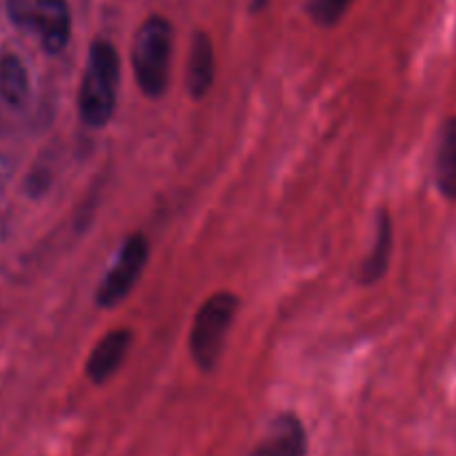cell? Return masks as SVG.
Returning <instances> with one entry per match:
<instances>
[{
	"instance_id": "obj_12",
	"label": "cell",
	"mask_w": 456,
	"mask_h": 456,
	"mask_svg": "<svg viewBox=\"0 0 456 456\" xmlns=\"http://www.w3.org/2000/svg\"><path fill=\"white\" fill-rule=\"evenodd\" d=\"M352 0H310L307 3V13L312 20L321 27H334L347 12Z\"/></svg>"
},
{
	"instance_id": "obj_10",
	"label": "cell",
	"mask_w": 456,
	"mask_h": 456,
	"mask_svg": "<svg viewBox=\"0 0 456 456\" xmlns=\"http://www.w3.org/2000/svg\"><path fill=\"white\" fill-rule=\"evenodd\" d=\"M392 240H395V230H392L390 212L381 209L377 214V236H374V248L368 254V258L361 265V283L370 285L377 283L387 272L392 256Z\"/></svg>"
},
{
	"instance_id": "obj_9",
	"label": "cell",
	"mask_w": 456,
	"mask_h": 456,
	"mask_svg": "<svg viewBox=\"0 0 456 456\" xmlns=\"http://www.w3.org/2000/svg\"><path fill=\"white\" fill-rule=\"evenodd\" d=\"M435 181L441 196L456 200V116L445 120L435 156Z\"/></svg>"
},
{
	"instance_id": "obj_13",
	"label": "cell",
	"mask_w": 456,
	"mask_h": 456,
	"mask_svg": "<svg viewBox=\"0 0 456 456\" xmlns=\"http://www.w3.org/2000/svg\"><path fill=\"white\" fill-rule=\"evenodd\" d=\"M267 3H270V0H252V12H261V9H265L267 7Z\"/></svg>"
},
{
	"instance_id": "obj_7",
	"label": "cell",
	"mask_w": 456,
	"mask_h": 456,
	"mask_svg": "<svg viewBox=\"0 0 456 456\" xmlns=\"http://www.w3.org/2000/svg\"><path fill=\"white\" fill-rule=\"evenodd\" d=\"M129 347H132V332L129 330H111L110 334H105L85 363V374H87L89 381L96 383V386L110 381L127 359Z\"/></svg>"
},
{
	"instance_id": "obj_8",
	"label": "cell",
	"mask_w": 456,
	"mask_h": 456,
	"mask_svg": "<svg viewBox=\"0 0 456 456\" xmlns=\"http://www.w3.org/2000/svg\"><path fill=\"white\" fill-rule=\"evenodd\" d=\"M214 76H216V56H214V43L205 31H196L191 38L190 58H187L185 85L191 98H203L212 89Z\"/></svg>"
},
{
	"instance_id": "obj_4",
	"label": "cell",
	"mask_w": 456,
	"mask_h": 456,
	"mask_svg": "<svg viewBox=\"0 0 456 456\" xmlns=\"http://www.w3.org/2000/svg\"><path fill=\"white\" fill-rule=\"evenodd\" d=\"M147 256H150V245H147L145 234L136 232V234L127 236L114 265L110 267V272L102 276L101 285H98V307L110 310V307L120 305L127 298V294L132 292L136 281L141 279L142 270H145Z\"/></svg>"
},
{
	"instance_id": "obj_1",
	"label": "cell",
	"mask_w": 456,
	"mask_h": 456,
	"mask_svg": "<svg viewBox=\"0 0 456 456\" xmlns=\"http://www.w3.org/2000/svg\"><path fill=\"white\" fill-rule=\"evenodd\" d=\"M120 61L110 40H94L78 89V114L87 127H105L118 101Z\"/></svg>"
},
{
	"instance_id": "obj_11",
	"label": "cell",
	"mask_w": 456,
	"mask_h": 456,
	"mask_svg": "<svg viewBox=\"0 0 456 456\" xmlns=\"http://www.w3.org/2000/svg\"><path fill=\"white\" fill-rule=\"evenodd\" d=\"M29 96V76L16 53H4L0 58V98L12 107L25 105Z\"/></svg>"
},
{
	"instance_id": "obj_5",
	"label": "cell",
	"mask_w": 456,
	"mask_h": 456,
	"mask_svg": "<svg viewBox=\"0 0 456 456\" xmlns=\"http://www.w3.org/2000/svg\"><path fill=\"white\" fill-rule=\"evenodd\" d=\"M310 436L305 423L294 412H281L267 426L265 435L248 456H307Z\"/></svg>"
},
{
	"instance_id": "obj_2",
	"label": "cell",
	"mask_w": 456,
	"mask_h": 456,
	"mask_svg": "<svg viewBox=\"0 0 456 456\" xmlns=\"http://www.w3.org/2000/svg\"><path fill=\"white\" fill-rule=\"evenodd\" d=\"M172 36V25L163 16H150L138 27L132 47V67L138 89L147 98H160L167 92Z\"/></svg>"
},
{
	"instance_id": "obj_6",
	"label": "cell",
	"mask_w": 456,
	"mask_h": 456,
	"mask_svg": "<svg viewBox=\"0 0 456 456\" xmlns=\"http://www.w3.org/2000/svg\"><path fill=\"white\" fill-rule=\"evenodd\" d=\"M31 25L38 29L45 52L61 53L69 43L71 16L65 0H36L31 7Z\"/></svg>"
},
{
	"instance_id": "obj_3",
	"label": "cell",
	"mask_w": 456,
	"mask_h": 456,
	"mask_svg": "<svg viewBox=\"0 0 456 456\" xmlns=\"http://www.w3.org/2000/svg\"><path fill=\"white\" fill-rule=\"evenodd\" d=\"M239 312V298L230 292H218L199 307L190 332L191 361L203 372H212L225 347L227 330Z\"/></svg>"
}]
</instances>
